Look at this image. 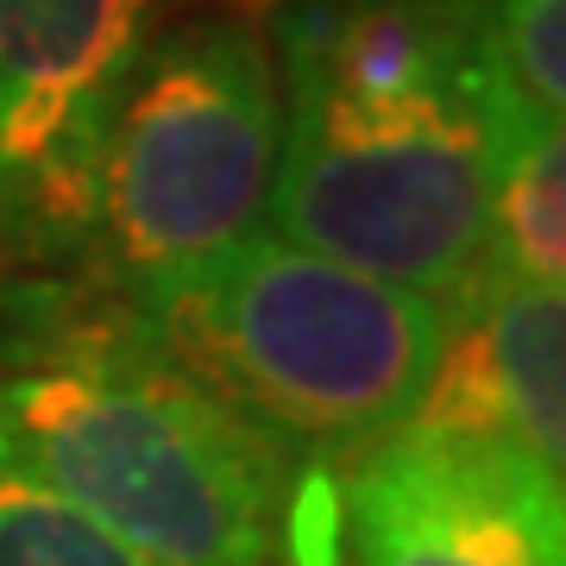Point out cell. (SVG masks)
<instances>
[{
  "label": "cell",
  "mask_w": 566,
  "mask_h": 566,
  "mask_svg": "<svg viewBox=\"0 0 566 566\" xmlns=\"http://www.w3.org/2000/svg\"><path fill=\"white\" fill-rule=\"evenodd\" d=\"M277 177L283 240L422 296L491 264V182L516 114L485 0H283Z\"/></svg>",
  "instance_id": "6da1fadb"
},
{
  "label": "cell",
  "mask_w": 566,
  "mask_h": 566,
  "mask_svg": "<svg viewBox=\"0 0 566 566\" xmlns=\"http://www.w3.org/2000/svg\"><path fill=\"white\" fill-rule=\"evenodd\" d=\"M277 133V57L252 13L196 7L151 25L107 107L88 240L133 290H151L259 233Z\"/></svg>",
  "instance_id": "277c9868"
},
{
  "label": "cell",
  "mask_w": 566,
  "mask_h": 566,
  "mask_svg": "<svg viewBox=\"0 0 566 566\" xmlns=\"http://www.w3.org/2000/svg\"><path fill=\"white\" fill-rule=\"evenodd\" d=\"M566 158H560V120L542 107L516 102L504 126V158L491 182V259L516 277L560 283L566 271Z\"/></svg>",
  "instance_id": "ba28073f"
},
{
  "label": "cell",
  "mask_w": 566,
  "mask_h": 566,
  "mask_svg": "<svg viewBox=\"0 0 566 566\" xmlns=\"http://www.w3.org/2000/svg\"><path fill=\"white\" fill-rule=\"evenodd\" d=\"M560 283L491 264L485 277L441 296V340L403 434L516 447L560 472Z\"/></svg>",
  "instance_id": "52a82bcc"
},
{
  "label": "cell",
  "mask_w": 566,
  "mask_h": 566,
  "mask_svg": "<svg viewBox=\"0 0 566 566\" xmlns=\"http://www.w3.org/2000/svg\"><path fill=\"white\" fill-rule=\"evenodd\" d=\"M290 560H296V566H334L327 554H290Z\"/></svg>",
  "instance_id": "7c38bea8"
},
{
  "label": "cell",
  "mask_w": 566,
  "mask_h": 566,
  "mask_svg": "<svg viewBox=\"0 0 566 566\" xmlns=\"http://www.w3.org/2000/svg\"><path fill=\"white\" fill-rule=\"evenodd\" d=\"M0 566H145V560L0 447Z\"/></svg>",
  "instance_id": "9c48e42d"
},
{
  "label": "cell",
  "mask_w": 566,
  "mask_h": 566,
  "mask_svg": "<svg viewBox=\"0 0 566 566\" xmlns=\"http://www.w3.org/2000/svg\"><path fill=\"white\" fill-rule=\"evenodd\" d=\"M353 566H566L560 472L516 447L385 434L334 479Z\"/></svg>",
  "instance_id": "8992f818"
},
{
  "label": "cell",
  "mask_w": 566,
  "mask_h": 566,
  "mask_svg": "<svg viewBox=\"0 0 566 566\" xmlns=\"http://www.w3.org/2000/svg\"><path fill=\"white\" fill-rule=\"evenodd\" d=\"M139 315L164 353L283 460L340 465L403 428L441 340V296L283 233H245L139 290Z\"/></svg>",
  "instance_id": "3957f363"
},
{
  "label": "cell",
  "mask_w": 566,
  "mask_h": 566,
  "mask_svg": "<svg viewBox=\"0 0 566 566\" xmlns=\"http://www.w3.org/2000/svg\"><path fill=\"white\" fill-rule=\"evenodd\" d=\"M0 447L145 566H277L290 460L158 334L82 322L0 371Z\"/></svg>",
  "instance_id": "7a4b0ae2"
},
{
  "label": "cell",
  "mask_w": 566,
  "mask_h": 566,
  "mask_svg": "<svg viewBox=\"0 0 566 566\" xmlns=\"http://www.w3.org/2000/svg\"><path fill=\"white\" fill-rule=\"evenodd\" d=\"M491 44L510 88L560 120L566 107V0H485Z\"/></svg>",
  "instance_id": "30bf717a"
},
{
  "label": "cell",
  "mask_w": 566,
  "mask_h": 566,
  "mask_svg": "<svg viewBox=\"0 0 566 566\" xmlns=\"http://www.w3.org/2000/svg\"><path fill=\"white\" fill-rule=\"evenodd\" d=\"M158 0H0V240L82 245L95 158Z\"/></svg>",
  "instance_id": "5b68a950"
},
{
  "label": "cell",
  "mask_w": 566,
  "mask_h": 566,
  "mask_svg": "<svg viewBox=\"0 0 566 566\" xmlns=\"http://www.w3.org/2000/svg\"><path fill=\"white\" fill-rule=\"evenodd\" d=\"M196 7H227V13H252V20H264V13H277L283 0H196Z\"/></svg>",
  "instance_id": "8fae6325"
}]
</instances>
